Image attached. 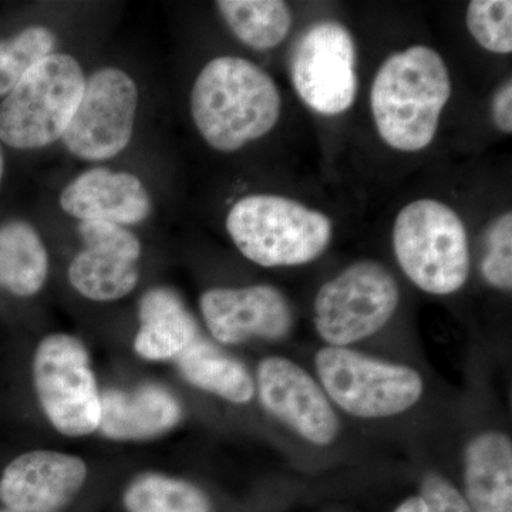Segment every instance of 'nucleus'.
I'll use <instances>...</instances> for the list:
<instances>
[{"instance_id":"1","label":"nucleus","mask_w":512,"mask_h":512,"mask_svg":"<svg viewBox=\"0 0 512 512\" xmlns=\"http://www.w3.org/2000/svg\"><path fill=\"white\" fill-rule=\"evenodd\" d=\"M281 94L271 76L235 56L211 60L191 92V114L202 138L232 153L266 136L281 116Z\"/></svg>"},{"instance_id":"2","label":"nucleus","mask_w":512,"mask_h":512,"mask_svg":"<svg viewBox=\"0 0 512 512\" xmlns=\"http://www.w3.org/2000/svg\"><path fill=\"white\" fill-rule=\"evenodd\" d=\"M450 96V73L436 50L413 46L394 53L380 66L370 92L380 137L406 153L430 146Z\"/></svg>"},{"instance_id":"3","label":"nucleus","mask_w":512,"mask_h":512,"mask_svg":"<svg viewBox=\"0 0 512 512\" xmlns=\"http://www.w3.org/2000/svg\"><path fill=\"white\" fill-rule=\"evenodd\" d=\"M227 229L239 252L265 268L309 264L328 249L333 235L332 221L322 212L268 194L239 200L229 211Z\"/></svg>"},{"instance_id":"4","label":"nucleus","mask_w":512,"mask_h":512,"mask_svg":"<svg viewBox=\"0 0 512 512\" xmlns=\"http://www.w3.org/2000/svg\"><path fill=\"white\" fill-rule=\"evenodd\" d=\"M86 77L74 57L52 53L36 63L0 103V140L18 150L62 138L82 99Z\"/></svg>"},{"instance_id":"5","label":"nucleus","mask_w":512,"mask_h":512,"mask_svg":"<svg viewBox=\"0 0 512 512\" xmlns=\"http://www.w3.org/2000/svg\"><path fill=\"white\" fill-rule=\"evenodd\" d=\"M393 248L404 274L431 295H451L470 275L466 227L453 208L436 200L404 207L393 228Z\"/></svg>"},{"instance_id":"6","label":"nucleus","mask_w":512,"mask_h":512,"mask_svg":"<svg viewBox=\"0 0 512 512\" xmlns=\"http://www.w3.org/2000/svg\"><path fill=\"white\" fill-rule=\"evenodd\" d=\"M316 373L340 409L360 419L407 412L424 392L417 370L387 363L348 348L326 346L316 353Z\"/></svg>"},{"instance_id":"7","label":"nucleus","mask_w":512,"mask_h":512,"mask_svg":"<svg viewBox=\"0 0 512 512\" xmlns=\"http://www.w3.org/2000/svg\"><path fill=\"white\" fill-rule=\"evenodd\" d=\"M399 301V286L392 272L365 259L322 285L313 303V320L329 346L346 348L382 330Z\"/></svg>"},{"instance_id":"8","label":"nucleus","mask_w":512,"mask_h":512,"mask_svg":"<svg viewBox=\"0 0 512 512\" xmlns=\"http://www.w3.org/2000/svg\"><path fill=\"white\" fill-rule=\"evenodd\" d=\"M33 380L47 419L57 431L82 437L99 430L101 394L83 343L56 333L37 346Z\"/></svg>"},{"instance_id":"9","label":"nucleus","mask_w":512,"mask_h":512,"mask_svg":"<svg viewBox=\"0 0 512 512\" xmlns=\"http://www.w3.org/2000/svg\"><path fill=\"white\" fill-rule=\"evenodd\" d=\"M355 40L342 23L320 20L296 40L289 72L306 106L325 116L345 113L357 94Z\"/></svg>"},{"instance_id":"10","label":"nucleus","mask_w":512,"mask_h":512,"mask_svg":"<svg viewBox=\"0 0 512 512\" xmlns=\"http://www.w3.org/2000/svg\"><path fill=\"white\" fill-rule=\"evenodd\" d=\"M138 106L136 83L123 70L104 67L86 80L82 99L62 140L87 161L116 157L133 137Z\"/></svg>"},{"instance_id":"11","label":"nucleus","mask_w":512,"mask_h":512,"mask_svg":"<svg viewBox=\"0 0 512 512\" xmlns=\"http://www.w3.org/2000/svg\"><path fill=\"white\" fill-rule=\"evenodd\" d=\"M258 394L266 412L315 446H330L339 419L313 377L285 357H268L258 367Z\"/></svg>"},{"instance_id":"12","label":"nucleus","mask_w":512,"mask_h":512,"mask_svg":"<svg viewBox=\"0 0 512 512\" xmlns=\"http://www.w3.org/2000/svg\"><path fill=\"white\" fill-rule=\"evenodd\" d=\"M200 306L211 335L224 345L281 340L292 330L291 303L275 286L210 289L202 293Z\"/></svg>"},{"instance_id":"13","label":"nucleus","mask_w":512,"mask_h":512,"mask_svg":"<svg viewBox=\"0 0 512 512\" xmlns=\"http://www.w3.org/2000/svg\"><path fill=\"white\" fill-rule=\"evenodd\" d=\"M86 477V464L79 457L30 451L3 471L0 503L12 512H57L76 497Z\"/></svg>"},{"instance_id":"14","label":"nucleus","mask_w":512,"mask_h":512,"mask_svg":"<svg viewBox=\"0 0 512 512\" xmlns=\"http://www.w3.org/2000/svg\"><path fill=\"white\" fill-rule=\"evenodd\" d=\"M60 205L80 221L140 224L151 214V198L134 174L97 167L84 171L64 188Z\"/></svg>"},{"instance_id":"15","label":"nucleus","mask_w":512,"mask_h":512,"mask_svg":"<svg viewBox=\"0 0 512 512\" xmlns=\"http://www.w3.org/2000/svg\"><path fill=\"white\" fill-rule=\"evenodd\" d=\"M180 419L181 407L175 397L154 384L134 392L101 394L99 430L110 439H151L173 429Z\"/></svg>"},{"instance_id":"16","label":"nucleus","mask_w":512,"mask_h":512,"mask_svg":"<svg viewBox=\"0 0 512 512\" xmlns=\"http://www.w3.org/2000/svg\"><path fill=\"white\" fill-rule=\"evenodd\" d=\"M464 491L473 512H512V443L501 431H485L464 450Z\"/></svg>"},{"instance_id":"17","label":"nucleus","mask_w":512,"mask_h":512,"mask_svg":"<svg viewBox=\"0 0 512 512\" xmlns=\"http://www.w3.org/2000/svg\"><path fill=\"white\" fill-rule=\"evenodd\" d=\"M141 328L134 349L147 360H171L192 345L201 333L197 320L174 291L156 288L140 302Z\"/></svg>"},{"instance_id":"18","label":"nucleus","mask_w":512,"mask_h":512,"mask_svg":"<svg viewBox=\"0 0 512 512\" xmlns=\"http://www.w3.org/2000/svg\"><path fill=\"white\" fill-rule=\"evenodd\" d=\"M175 362L181 376L198 389L237 404L254 397L255 383L247 367L202 336L175 357Z\"/></svg>"},{"instance_id":"19","label":"nucleus","mask_w":512,"mask_h":512,"mask_svg":"<svg viewBox=\"0 0 512 512\" xmlns=\"http://www.w3.org/2000/svg\"><path fill=\"white\" fill-rule=\"evenodd\" d=\"M49 256L42 238L28 222L0 225V288L32 296L45 285Z\"/></svg>"},{"instance_id":"20","label":"nucleus","mask_w":512,"mask_h":512,"mask_svg":"<svg viewBox=\"0 0 512 512\" xmlns=\"http://www.w3.org/2000/svg\"><path fill=\"white\" fill-rule=\"evenodd\" d=\"M222 18L235 36L256 50L281 45L292 28V13L282 0H220Z\"/></svg>"},{"instance_id":"21","label":"nucleus","mask_w":512,"mask_h":512,"mask_svg":"<svg viewBox=\"0 0 512 512\" xmlns=\"http://www.w3.org/2000/svg\"><path fill=\"white\" fill-rule=\"evenodd\" d=\"M70 284L86 298L97 302L117 301L136 288V262L123 256L84 248L69 266Z\"/></svg>"},{"instance_id":"22","label":"nucleus","mask_w":512,"mask_h":512,"mask_svg":"<svg viewBox=\"0 0 512 512\" xmlns=\"http://www.w3.org/2000/svg\"><path fill=\"white\" fill-rule=\"evenodd\" d=\"M124 504L130 512H212L210 498L187 481L144 476L128 487Z\"/></svg>"},{"instance_id":"23","label":"nucleus","mask_w":512,"mask_h":512,"mask_svg":"<svg viewBox=\"0 0 512 512\" xmlns=\"http://www.w3.org/2000/svg\"><path fill=\"white\" fill-rule=\"evenodd\" d=\"M55 46L52 30L42 26H32L12 39L0 40V97H5L36 63L52 55Z\"/></svg>"},{"instance_id":"24","label":"nucleus","mask_w":512,"mask_h":512,"mask_svg":"<svg viewBox=\"0 0 512 512\" xmlns=\"http://www.w3.org/2000/svg\"><path fill=\"white\" fill-rule=\"evenodd\" d=\"M467 28L478 45L497 55L512 52L511 0H474L467 9Z\"/></svg>"},{"instance_id":"25","label":"nucleus","mask_w":512,"mask_h":512,"mask_svg":"<svg viewBox=\"0 0 512 512\" xmlns=\"http://www.w3.org/2000/svg\"><path fill=\"white\" fill-rule=\"evenodd\" d=\"M481 275L488 285L501 291L512 288V214L505 212L485 231V255Z\"/></svg>"},{"instance_id":"26","label":"nucleus","mask_w":512,"mask_h":512,"mask_svg":"<svg viewBox=\"0 0 512 512\" xmlns=\"http://www.w3.org/2000/svg\"><path fill=\"white\" fill-rule=\"evenodd\" d=\"M79 232L86 248L111 252L134 262L140 258V241L123 225L104 221H82Z\"/></svg>"},{"instance_id":"27","label":"nucleus","mask_w":512,"mask_h":512,"mask_svg":"<svg viewBox=\"0 0 512 512\" xmlns=\"http://www.w3.org/2000/svg\"><path fill=\"white\" fill-rule=\"evenodd\" d=\"M420 497L427 512H473L460 491L440 474H429L421 483Z\"/></svg>"},{"instance_id":"28","label":"nucleus","mask_w":512,"mask_h":512,"mask_svg":"<svg viewBox=\"0 0 512 512\" xmlns=\"http://www.w3.org/2000/svg\"><path fill=\"white\" fill-rule=\"evenodd\" d=\"M493 119L495 126L504 133H512V82L504 83L493 97Z\"/></svg>"},{"instance_id":"29","label":"nucleus","mask_w":512,"mask_h":512,"mask_svg":"<svg viewBox=\"0 0 512 512\" xmlns=\"http://www.w3.org/2000/svg\"><path fill=\"white\" fill-rule=\"evenodd\" d=\"M394 512H427V507L423 498L419 495V497L407 498V500L400 504Z\"/></svg>"},{"instance_id":"30","label":"nucleus","mask_w":512,"mask_h":512,"mask_svg":"<svg viewBox=\"0 0 512 512\" xmlns=\"http://www.w3.org/2000/svg\"><path fill=\"white\" fill-rule=\"evenodd\" d=\"M3 168H5V160H3L2 147H0V181L3 177Z\"/></svg>"},{"instance_id":"31","label":"nucleus","mask_w":512,"mask_h":512,"mask_svg":"<svg viewBox=\"0 0 512 512\" xmlns=\"http://www.w3.org/2000/svg\"><path fill=\"white\" fill-rule=\"evenodd\" d=\"M0 512H12V511H9V510H0Z\"/></svg>"}]
</instances>
